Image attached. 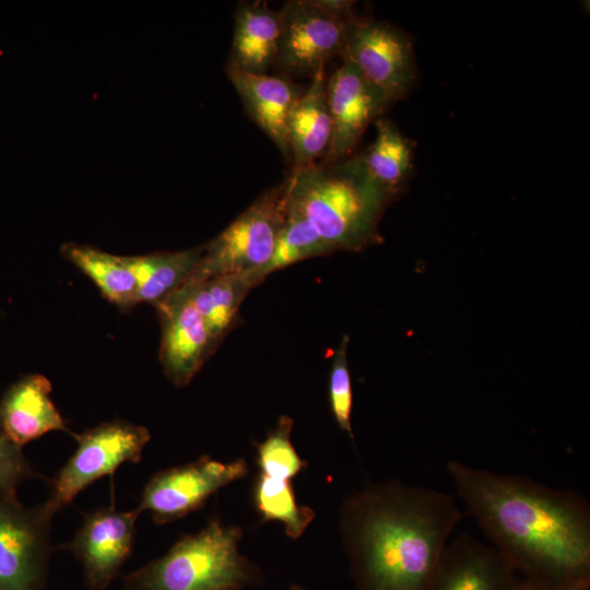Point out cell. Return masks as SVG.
<instances>
[{
    "mask_svg": "<svg viewBox=\"0 0 590 590\" xmlns=\"http://www.w3.org/2000/svg\"><path fill=\"white\" fill-rule=\"evenodd\" d=\"M61 252L120 310L127 311L139 304L137 280L123 257L76 244L64 245Z\"/></svg>",
    "mask_w": 590,
    "mask_h": 590,
    "instance_id": "obj_21",
    "label": "cell"
},
{
    "mask_svg": "<svg viewBox=\"0 0 590 590\" xmlns=\"http://www.w3.org/2000/svg\"><path fill=\"white\" fill-rule=\"evenodd\" d=\"M182 287L203 320L213 354L234 328L240 305L252 287L241 274L214 276Z\"/></svg>",
    "mask_w": 590,
    "mask_h": 590,
    "instance_id": "obj_19",
    "label": "cell"
},
{
    "mask_svg": "<svg viewBox=\"0 0 590 590\" xmlns=\"http://www.w3.org/2000/svg\"><path fill=\"white\" fill-rule=\"evenodd\" d=\"M251 498L261 517L260 523L278 521L282 523L285 534L294 540L303 535L316 517L312 508L297 503L292 481L258 473L252 484Z\"/></svg>",
    "mask_w": 590,
    "mask_h": 590,
    "instance_id": "obj_24",
    "label": "cell"
},
{
    "mask_svg": "<svg viewBox=\"0 0 590 590\" xmlns=\"http://www.w3.org/2000/svg\"><path fill=\"white\" fill-rule=\"evenodd\" d=\"M516 590H590V585H578L568 587H548L520 579Z\"/></svg>",
    "mask_w": 590,
    "mask_h": 590,
    "instance_id": "obj_28",
    "label": "cell"
},
{
    "mask_svg": "<svg viewBox=\"0 0 590 590\" xmlns=\"http://www.w3.org/2000/svg\"><path fill=\"white\" fill-rule=\"evenodd\" d=\"M239 526L217 518L180 536L161 557L122 577L121 590H244L263 582L261 568L239 552Z\"/></svg>",
    "mask_w": 590,
    "mask_h": 590,
    "instance_id": "obj_4",
    "label": "cell"
},
{
    "mask_svg": "<svg viewBox=\"0 0 590 590\" xmlns=\"http://www.w3.org/2000/svg\"><path fill=\"white\" fill-rule=\"evenodd\" d=\"M333 249L319 236L312 226L302 216L287 209L270 259L260 268L241 275L253 288L269 274L296 262L324 256Z\"/></svg>",
    "mask_w": 590,
    "mask_h": 590,
    "instance_id": "obj_23",
    "label": "cell"
},
{
    "mask_svg": "<svg viewBox=\"0 0 590 590\" xmlns=\"http://www.w3.org/2000/svg\"><path fill=\"white\" fill-rule=\"evenodd\" d=\"M243 458L229 462L201 456L192 462L154 473L143 487L135 507L148 511L155 524L179 520L201 509L220 489L248 475Z\"/></svg>",
    "mask_w": 590,
    "mask_h": 590,
    "instance_id": "obj_9",
    "label": "cell"
},
{
    "mask_svg": "<svg viewBox=\"0 0 590 590\" xmlns=\"http://www.w3.org/2000/svg\"><path fill=\"white\" fill-rule=\"evenodd\" d=\"M293 420L287 415L279 417L276 425L267 437L256 444L258 473L268 477L292 481L307 467L292 444Z\"/></svg>",
    "mask_w": 590,
    "mask_h": 590,
    "instance_id": "obj_25",
    "label": "cell"
},
{
    "mask_svg": "<svg viewBox=\"0 0 590 590\" xmlns=\"http://www.w3.org/2000/svg\"><path fill=\"white\" fill-rule=\"evenodd\" d=\"M76 449L49 479V495L45 500L57 512L67 507L87 486L113 475L123 463H139L151 439L145 426L115 420L104 422L72 436Z\"/></svg>",
    "mask_w": 590,
    "mask_h": 590,
    "instance_id": "obj_7",
    "label": "cell"
},
{
    "mask_svg": "<svg viewBox=\"0 0 590 590\" xmlns=\"http://www.w3.org/2000/svg\"><path fill=\"white\" fill-rule=\"evenodd\" d=\"M375 122L376 139L361 157L369 176L393 196L412 172V148L391 121L379 117Z\"/></svg>",
    "mask_w": 590,
    "mask_h": 590,
    "instance_id": "obj_22",
    "label": "cell"
},
{
    "mask_svg": "<svg viewBox=\"0 0 590 590\" xmlns=\"http://www.w3.org/2000/svg\"><path fill=\"white\" fill-rule=\"evenodd\" d=\"M286 204L285 179L264 190L220 235L204 245L197 267L182 286L214 276L243 274L263 266L273 252L285 221Z\"/></svg>",
    "mask_w": 590,
    "mask_h": 590,
    "instance_id": "obj_5",
    "label": "cell"
},
{
    "mask_svg": "<svg viewBox=\"0 0 590 590\" xmlns=\"http://www.w3.org/2000/svg\"><path fill=\"white\" fill-rule=\"evenodd\" d=\"M140 515L137 508L118 510L113 499L85 512L72 540L61 545L81 563L88 590H105L116 579L131 554Z\"/></svg>",
    "mask_w": 590,
    "mask_h": 590,
    "instance_id": "obj_11",
    "label": "cell"
},
{
    "mask_svg": "<svg viewBox=\"0 0 590 590\" xmlns=\"http://www.w3.org/2000/svg\"><path fill=\"white\" fill-rule=\"evenodd\" d=\"M327 102L332 134L323 163L350 157L368 126L390 105L345 60L327 80Z\"/></svg>",
    "mask_w": 590,
    "mask_h": 590,
    "instance_id": "obj_12",
    "label": "cell"
},
{
    "mask_svg": "<svg viewBox=\"0 0 590 590\" xmlns=\"http://www.w3.org/2000/svg\"><path fill=\"white\" fill-rule=\"evenodd\" d=\"M34 477H42L24 456L22 447L0 430V493L16 494L19 485Z\"/></svg>",
    "mask_w": 590,
    "mask_h": 590,
    "instance_id": "obj_27",
    "label": "cell"
},
{
    "mask_svg": "<svg viewBox=\"0 0 590 590\" xmlns=\"http://www.w3.org/2000/svg\"><path fill=\"white\" fill-rule=\"evenodd\" d=\"M50 393L51 384L40 374L15 381L0 401V430L20 447L54 430L73 436Z\"/></svg>",
    "mask_w": 590,
    "mask_h": 590,
    "instance_id": "obj_16",
    "label": "cell"
},
{
    "mask_svg": "<svg viewBox=\"0 0 590 590\" xmlns=\"http://www.w3.org/2000/svg\"><path fill=\"white\" fill-rule=\"evenodd\" d=\"M341 59L350 62L390 104L404 97L415 81L410 38L381 21L356 17Z\"/></svg>",
    "mask_w": 590,
    "mask_h": 590,
    "instance_id": "obj_10",
    "label": "cell"
},
{
    "mask_svg": "<svg viewBox=\"0 0 590 590\" xmlns=\"http://www.w3.org/2000/svg\"><path fill=\"white\" fill-rule=\"evenodd\" d=\"M352 1L292 0L280 13V38L274 67L286 74L314 76L341 57L356 16Z\"/></svg>",
    "mask_w": 590,
    "mask_h": 590,
    "instance_id": "obj_6",
    "label": "cell"
},
{
    "mask_svg": "<svg viewBox=\"0 0 590 590\" xmlns=\"http://www.w3.org/2000/svg\"><path fill=\"white\" fill-rule=\"evenodd\" d=\"M154 307L162 327L160 361L163 371L174 386L184 387L212 355L205 326L185 287Z\"/></svg>",
    "mask_w": 590,
    "mask_h": 590,
    "instance_id": "obj_13",
    "label": "cell"
},
{
    "mask_svg": "<svg viewBox=\"0 0 590 590\" xmlns=\"http://www.w3.org/2000/svg\"><path fill=\"white\" fill-rule=\"evenodd\" d=\"M288 590H309V589H307V588H305V587H303V586H299V585H297V583H292V585L290 586Z\"/></svg>",
    "mask_w": 590,
    "mask_h": 590,
    "instance_id": "obj_29",
    "label": "cell"
},
{
    "mask_svg": "<svg viewBox=\"0 0 590 590\" xmlns=\"http://www.w3.org/2000/svg\"><path fill=\"white\" fill-rule=\"evenodd\" d=\"M520 579L498 550L464 533L448 541L425 590H516Z\"/></svg>",
    "mask_w": 590,
    "mask_h": 590,
    "instance_id": "obj_14",
    "label": "cell"
},
{
    "mask_svg": "<svg viewBox=\"0 0 590 590\" xmlns=\"http://www.w3.org/2000/svg\"><path fill=\"white\" fill-rule=\"evenodd\" d=\"M287 181V209L304 217L333 249L373 241L379 216L392 197L367 173L361 155L316 163Z\"/></svg>",
    "mask_w": 590,
    "mask_h": 590,
    "instance_id": "obj_3",
    "label": "cell"
},
{
    "mask_svg": "<svg viewBox=\"0 0 590 590\" xmlns=\"http://www.w3.org/2000/svg\"><path fill=\"white\" fill-rule=\"evenodd\" d=\"M203 248L123 257L137 280L139 303L156 305L180 288L197 267Z\"/></svg>",
    "mask_w": 590,
    "mask_h": 590,
    "instance_id": "obj_20",
    "label": "cell"
},
{
    "mask_svg": "<svg viewBox=\"0 0 590 590\" xmlns=\"http://www.w3.org/2000/svg\"><path fill=\"white\" fill-rule=\"evenodd\" d=\"M280 38V13L267 2H241L235 11L231 64L252 74L274 67Z\"/></svg>",
    "mask_w": 590,
    "mask_h": 590,
    "instance_id": "obj_18",
    "label": "cell"
},
{
    "mask_svg": "<svg viewBox=\"0 0 590 590\" xmlns=\"http://www.w3.org/2000/svg\"><path fill=\"white\" fill-rule=\"evenodd\" d=\"M226 73L251 119L290 163L287 125L304 91L286 75L252 74L231 64Z\"/></svg>",
    "mask_w": 590,
    "mask_h": 590,
    "instance_id": "obj_15",
    "label": "cell"
},
{
    "mask_svg": "<svg viewBox=\"0 0 590 590\" xmlns=\"http://www.w3.org/2000/svg\"><path fill=\"white\" fill-rule=\"evenodd\" d=\"M446 469L456 497L520 578L590 585V505L582 495L455 460Z\"/></svg>",
    "mask_w": 590,
    "mask_h": 590,
    "instance_id": "obj_1",
    "label": "cell"
},
{
    "mask_svg": "<svg viewBox=\"0 0 590 590\" xmlns=\"http://www.w3.org/2000/svg\"><path fill=\"white\" fill-rule=\"evenodd\" d=\"M461 519L455 495L399 481L347 496L339 535L356 589L425 590Z\"/></svg>",
    "mask_w": 590,
    "mask_h": 590,
    "instance_id": "obj_2",
    "label": "cell"
},
{
    "mask_svg": "<svg viewBox=\"0 0 590 590\" xmlns=\"http://www.w3.org/2000/svg\"><path fill=\"white\" fill-rule=\"evenodd\" d=\"M347 344L349 338L344 337L332 359L329 375V404L340 429L353 438L351 425L353 393L347 365Z\"/></svg>",
    "mask_w": 590,
    "mask_h": 590,
    "instance_id": "obj_26",
    "label": "cell"
},
{
    "mask_svg": "<svg viewBox=\"0 0 590 590\" xmlns=\"http://www.w3.org/2000/svg\"><path fill=\"white\" fill-rule=\"evenodd\" d=\"M55 514L46 502L26 507L0 493V590H46Z\"/></svg>",
    "mask_w": 590,
    "mask_h": 590,
    "instance_id": "obj_8",
    "label": "cell"
},
{
    "mask_svg": "<svg viewBox=\"0 0 590 590\" xmlns=\"http://www.w3.org/2000/svg\"><path fill=\"white\" fill-rule=\"evenodd\" d=\"M332 123L327 102L324 68L311 78L295 104L287 125V140L296 173L323 158L330 145Z\"/></svg>",
    "mask_w": 590,
    "mask_h": 590,
    "instance_id": "obj_17",
    "label": "cell"
}]
</instances>
